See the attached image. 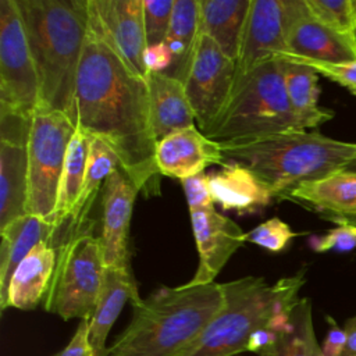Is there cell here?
Wrapping results in <instances>:
<instances>
[{
  "mask_svg": "<svg viewBox=\"0 0 356 356\" xmlns=\"http://www.w3.org/2000/svg\"><path fill=\"white\" fill-rule=\"evenodd\" d=\"M40 86L17 0H0V111L32 117Z\"/></svg>",
  "mask_w": 356,
  "mask_h": 356,
  "instance_id": "9c48e42d",
  "label": "cell"
},
{
  "mask_svg": "<svg viewBox=\"0 0 356 356\" xmlns=\"http://www.w3.org/2000/svg\"><path fill=\"white\" fill-rule=\"evenodd\" d=\"M275 58H281L285 61L302 64L306 67L313 68L318 75H323L328 78L330 81H334L339 83L341 86L346 88L350 93L356 95V61L352 63H341V64H334V63H323V61H316L310 60L306 57L295 56L291 53H281Z\"/></svg>",
  "mask_w": 356,
  "mask_h": 356,
  "instance_id": "1f68e13d",
  "label": "cell"
},
{
  "mask_svg": "<svg viewBox=\"0 0 356 356\" xmlns=\"http://www.w3.org/2000/svg\"><path fill=\"white\" fill-rule=\"evenodd\" d=\"M331 221H343V222H348V224H352V225H356V216L355 217H330Z\"/></svg>",
  "mask_w": 356,
  "mask_h": 356,
  "instance_id": "ab89813d",
  "label": "cell"
},
{
  "mask_svg": "<svg viewBox=\"0 0 356 356\" xmlns=\"http://www.w3.org/2000/svg\"><path fill=\"white\" fill-rule=\"evenodd\" d=\"M100 236L75 229L60 246L43 309L63 320H89L95 312L104 280Z\"/></svg>",
  "mask_w": 356,
  "mask_h": 356,
  "instance_id": "52a82bcc",
  "label": "cell"
},
{
  "mask_svg": "<svg viewBox=\"0 0 356 356\" xmlns=\"http://www.w3.org/2000/svg\"><path fill=\"white\" fill-rule=\"evenodd\" d=\"M355 36H356V33H355Z\"/></svg>",
  "mask_w": 356,
  "mask_h": 356,
  "instance_id": "b9f144b4",
  "label": "cell"
},
{
  "mask_svg": "<svg viewBox=\"0 0 356 356\" xmlns=\"http://www.w3.org/2000/svg\"><path fill=\"white\" fill-rule=\"evenodd\" d=\"M32 117L0 111V229L28 214V138Z\"/></svg>",
  "mask_w": 356,
  "mask_h": 356,
  "instance_id": "8fae6325",
  "label": "cell"
},
{
  "mask_svg": "<svg viewBox=\"0 0 356 356\" xmlns=\"http://www.w3.org/2000/svg\"><path fill=\"white\" fill-rule=\"evenodd\" d=\"M314 18L328 28L343 33H356V0H305ZM356 38V36H355Z\"/></svg>",
  "mask_w": 356,
  "mask_h": 356,
  "instance_id": "f546056e",
  "label": "cell"
},
{
  "mask_svg": "<svg viewBox=\"0 0 356 356\" xmlns=\"http://www.w3.org/2000/svg\"><path fill=\"white\" fill-rule=\"evenodd\" d=\"M92 6L124 60L145 78L143 53L147 42L143 0H92Z\"/></svg>",
  "mask_w": 356,
  "mask_h": 356,
  "instance_id": "e0dca14e",
  "label": "cell"
},
{
  "mask_svg": "<svg viewBox=\"0 0 356 356\" xmlns=\"http://www.w3.org/2000/svg\"><path fill=\"white\" fill-rule=\"evenodd\" d=\"M285 199L309 206L330 217L356 216V172L339 170L298 185Z\"/></svg>",
  "mask_w": 356,
  "mask_h": 356,
  "instance_id": "603a6c76",
  "label": "cell"
},
{
  "mask_svg": "<svg viewBox=\"0 0 356 356\" xmlns=\"http://www.w3.org/2000/svg\"><path fill=\"white\" fill-rule=\"evenodd\" d=\"M302 129L291 107L282 60H268L236 81L217 122L206 134L216 142L256 139Z\"/></svg>",
  "mask_w": 356,
  "mask_h": 356,
  "instance_id": "8992f818",
  "label": "cell"
},
{
  "mask_svg": "<svg viewBox=\"0 0 356 356\" xmlns=\"http://www.w3.org/2000/svg\"><path fill=\"white\" fill-rule=\"evenodd\" d=\"M58 228L35 214H25L0 229V309L4 312L8 286L19 263L39 243H50Z\"/></svg>",
  "mask_w": 356,
  "mask_h": 356,
  "instance_id": "d6986e66",
  "label": "cell"
},
{
  "mask_svg": "<svg viewBox=\"0 0 356 356\" xmlns=\"http://www.w3.org/2000/svg\"><path fill=\"white\" fill-rule=\"evenodd\" d=\"M338 227L330 229L323 236H316L312 239V248L316 252H327V250H352L356 248V225L335 221Z\"/></svg>",
  "mask_w": 356,
  "mask_h": 356,
  "instance_id": "836d02e7",
  "label": "cell"
},
{
  "mask_svg": "<svg viewBox=\"0 0 356 356\" xmlns=\"http://www.w3.org/2000/svg\"><path fill=\"white\" fill-rule=\"evenodd\" d=\"M191 222L199 253V264L188 284H211L231 256L245 245V232L231 218L216 211L214 207L192 211Z\"/></svg>",
  "mask_w": 356,
  "mask_h": 356,
  "instance_id": "9a60e30c",
  "label": "cell"
},
{
  "mask_svg": "<svg viewBox=\"0 0 356 356\" xmlns=\"http://www.w3.org/2000/svg\"><path fill=\"white\" fill-rule=\"evenodd\" d=\"M298 235L299 232L292 231L280 217H273L249 232H245V243H254L270 252H281Z\"/></svg>",
  "mask_w": 356,
  "mask_h": 356,
  "instance_id": "4dcf8cb0",
  "label": "cell"
},
{
  "mask_svg": "<svg viewBox=\"0 0 356 356\" xmlns=\"http://www.w3.org/2000/svg\"><path fill=\"white\" fill-rule=\"evenodd\" d=\"M345 171H350V172H356V156L343 167Z\"/></svg>",
  "mask_w": 356,
  "mask_h": 356,
  "instance_id": "60d3db41",
  "label": "cell"
},
{
  "mask_svg": "<svg viewBox=\"0 0 356 356\" xmlns=\"http://www.w3.org/2000/svg\"><path fill=\"white\" fill-rule=\"evenodd\" d=\"M145 79L149 88L152 124L157 140L195 125V114L182 81L160 72H147Z\"/></svg>",
  "mask_w": 356,
  "mask_h": 356,
  "instance_id": "44dd1931",
  "label": "cell"
},
{
  "mask_svg": "<svg viewBox=\"0 0 356 356\" xmlns=\"http://www.w3.org/2000/svg\"><path fill=\"white\" fill-rule=\"evenodd\" d=\"M143 64L147 72L167 74L172 65V56L167 44L163 42L147 46L143 53Z\"/></svg>",
  "mask_w": 356,
  "mask_h": 356,
  "instance_id": "d590c367",
  "label": "cell"
},
{
  "mask_svg": "<svg viewBox=\"0 0 356 356\" xmlns=\"http://www.w3.org/2000/svg\"><path fill=\"white\" fill-rule=\"evenodd\" d=\"M76 124L63 111L38 106L28 138V214L54 224L60 178Z\"/></svg>",
  "mask_w": 356,
  "mask_h": 356,
  "instance_id": "ba28073f",
  "label": "cell"
},
{
  "mask_svg": "<svg viewBox=\"0 0 356 356\" xmlns=\"http://www.w3.org/2000/svg\"><path fill=\"white\" fill-rule=\"evenodd\" d=\"M89 149L90 136L83 129L76 127V131L68 146L58 185V196L54 210V225L57 228H60L67 220L70 221L72 216L81 195Z\"/></svg>",
  "mask_w": 356,
  "mask_h": 356,
  "instance_id": "83f0119b",
  "label": "cell"
},
{
  "mask_svg": "<svg viewBox=\"0 0 356 356\" xmlns=\"http://www.w3.org/2000/svg\"><path fill=\"white\" fill-rule=\"evenodd\" d=\"M252 0H199L200 29L236 63Z\"/></svg>",
  "mask_w": 356,
  "mask_h": 356,
  "instance_id": "cb8c5ba5",
  "label": "cell"
},
{
  "mask_svg": "<svg viewBox=\"0 0 356 356\" xmlns=\"http://www.w3.org/2000/svg\"><path fill=\"white\" fill-rule=\"evenodd\" d=\"M57 252L50 243H39L19 263L8 286L7 306L32 310L43 302L51 282Z\"/></svg>",
  "mask_w": 356,
  "mask_h": 356,
  "instance_id": "7402d4cb",
  "label": "cell"
},
{
  "mask_svg": "<svg viewBox=\"0 0 356 356\" xmlns=\"http://www.w3.org/2000/svg\"><path fill=\"white\" fill-rule=\"evenodd\" d=\"M288 33L285 53L323 63L356 61V38L339 33L312 15L305 0H285Z\"/></svg>",
  "mask_w": 356,
  "mask_h": 356,
  "instance_id": "7c38bea8",
  "label": "cell"
},
{
  "mask_svg": "<svg viewBox=\"0 0 356 356\" xmlns=\"http://www.w3.org/2000/svg\"><path fill=\"white\" fill-rule=\"evenodd\" d=\"M140 299L131 268L106 267L100 295L89 318L86 356H106L107 335L124 305L127 302L134 305Z\"/></svg>",
  "mask_w": 356,
  "mask_h": 356,
  "instance_id": "ac0fdd59",
  "label": "cell"
},
{
  "mask_svg": "<svg viewBox=\"0 0 356 356\" xmlns=\"http://www.w3.org/2000/svg\"><path fill=\"white\" fill-rule=\"evenodd\" d=\"M305 282V270H300L274 284L254 275L221 284V310L182 356H234L246 352L257 331L292 312Z\"/></svg>",
  "mask_w": 356,
  "mask_h": 356,
  "instance_id": "5b68a950",
  "label": "cell"
},
{
  "mask_svg": "<svg viewBox=\"0 0 356 356\" xmlns=\"http://www.w3.org/2000/svg\"><path fill=\"white\" fill-rule=\"evenodd\" d=\"M35 61L40 104L76 124L75 86L88 32L89 0H17Z\"/></svg>",
  "mask_w": 356,
  "mask_h": 356,
  "instance_id": "3957f363",
  "label": "cell"
},
{
  "mask_svg": "<svg viewBox=\"0 0 356 356\" xmlns=\"http://www.w3.org/2000/svg\"><path fill=\"white\" fill-rule=\"evenodd\" d=\"M138 193V188L121 168L114 170L102 188L100 241L106 267L131 268L129 227Z\"/></svg>",
  "mask_w": 356,
  "mask_h": 356,
  "instance_id": "5bb4252c",
  "label": "cell"
},
{
  "mask_svg": "<svg viewBox=\"0 0 356 356\" xmlns=\"http://www.w3.org/2000/svg\"><path fill=\"white\" fill-rule=\"evenodd\" d=\"M175 0H143L145 33L147 46L159 44L165 40L172 7Z\"/></svg>",
  "mask_w": 356,
  "mask_h": 356,
  "instance_id": "d6a6232c",
  "label": "cell"
},
{
  "mask_svg": "<svg viewBox=\"0 0 356 356\" xmlns=\"http://www.w3.org/2000/svg\"><path fill=\"white\" fill-rule=\"evenodd\" d=\"M235 82L236 63L202 33L184 83L195 120L204 135L224 113Z\"/></svg>",
  "mask_w": 356,
  "mask_h": 356,
  "instance_id": "30bf717a",
  "label": "cell"
},
{
  "mask_svg": "<svg viewBox=\"0 0 356 356\" xmlns=\"http://www.w3.org/2000/svg\"><path fill=\"white\" fill-rule=\"evenodd\" d=\"M200 35L199 0H175L164 40L172 56V65L167 75L185 82Z\"/></svg>",
  "mask_w": 356,
  "mask_h": 356,
  "instance_id": "d4e9b609",
  "label": "cell"
},
{
  "mask_svg": "<svg viewBox=\"0 0 356 356\" xmlns=\"http://www.w3.org/2000/svg\"><path fill=\"white\" fill-rule=\"evenodd\" d=\"M76 127L106 142L146 197L160 195L157 138L147 82L124 60L89 0L88 32L75 86Z\"/></svg>",
  "mask_w": 356,
  "mask_h": 356,
  "instance_id": "6da1fadb",
  "label": "cell"
},
{
  "mask_svg": "<svg viewBox=\"0 0 356 356\" xmlns=\"http://www.w3.org/2000/svg\"><path fill=\"white\" fill-rule=\"evenodd\" d=\"M224 305L221 284L161 286L132 305L106 356H182Z\"/></svg>",
  "mask_w": 356,
  "mask_h": 356,
  "instance_id": "7a4b0ae2",
  "label": "cell"
},
{
  "mask_svg": "<svg viewBox=\"0 0 356 356\" xmlns=\"http://www.w3.org/2000/svg\"><path fill=\"white\" fill-rule=\"evenodd\" d=\"M346 345L341 356H356V316L350 317L345 324Z\"/></svg>",
  "mask_w": 356,
  "mask_h": 356,
  "instance_id": "f35d334b",
  "label": "cell"
},
{
  "mask_svg": "<svg viewBox=\"0 0 356 356\" xmlns=\"http://www.w3.org/2000/svg\"><path fill=\"white\" fill-rule=\"evenodd\" d=\"M327 320L330 321L331 327L325 335L321 350H323L324 356H341V353L343 352V348L346 345L345 328L338 327L331 317H327Z\"/></svg>",
  "mask_w": 356,
  "mask_h": 356,
  "instance_id": "74e56055",
  "label": "cell"
},
{
  "mask_svg": "<svg viewBox=\"0 0 356 356\" xmlns=\"http://www.w3.org/2000/svg\"><path fill=\"white\" fill-rule=\"evenodd\" d=\"M286 33L285 0H252L236 60V81L260 64L285 53L288 50Z\"/></svg>",
  "mask_w": 356,
  "mask_h": 356,
  "instance_id": "4fadbf2b",
  "label": "cell"
},
{
  "mask_svg": "<svg viewBox=\"0 0 356 356\" xmlns=\"http://www.w3.org/2000/svg\"><path fill=\"white\" fill-rule=\"evenodd\" d=\"M282 72L291 107L302 129L317 128L334 117L332 110L318 106V74L313 68L282 60Z\"/></svg>",
  "mask_w": 356,
  "mask_h": 356,
  "instance_id": "484cf974",
  "label": "cell"
},
{
  "mask_svg": "<svg viewBox=\"0 0 356 356\" xmlns=\"http://www.w3.org/2000/svg\"><path fill=\"white\" fill-rule=\"evenodd\" d=\"M259 356H324L317 343L312 303L307 298L299 299L289 317L277 328L271 343L257 352Z\"/></svg>",
  "mask_w": 356,
  "mask_h": 356,
  "instance_id": "4316f807",
  "label": "cell"
},
{
  "mask_svg": "<svg viewBox=\"0 0 356 356\" xmlns=\"http://www.w3.org/2000/svg\"><path fill=\"white\" fill-rule=\"evenodd\" d=\"M189 213L214 207L209 188V175L204 172L181 179Z\"/></svg>",
  "mask_w": 356,
  "mask_h": 356,
  "instance_id": "e575fe53",
  "label": "cell"
},
{
  "mask_svg": "<svg viewBox=\"0 0 356 356\" xmlns=\"http://www.w3.org/2000/svg\"><path fill=\"white\" fill-rule=\"evenodd\" d=\"M117 168H120V160L113 149L108 147V145L102 139L90 136V149L81 195L70 218V227L74 231L81 229L82 222L85 221L88 211L90 210L93 200L100 191V186L104 185L106 179Z\"/></svg>",
  "mask_w": 356,
  "mask_h": 356,
  "instance_id": "f1b7e54d",
  "label": "cell"
},
{
  "mask_svg": "<svg viewBox=\"0 0 356 356\" xmlns=\"http://www.w3.org/2000/svg\"><path fill=\"white\" fill-rule=\"evenodd\" d=\"M220 143L225 163L248 167L278 199H285L303 182L343 170L356 156V143L306 129Z\"/></svg>",
  "mask_w": 356,
  "mask_h": 356,
  "instance_id": "277c9868",
  "label": "cell"
},
{
  "mask_svg": "<svg viewBox=\"0 0 356 356\" xmlns=\"http://www.w3.org/2000/svg\"><path fill=\"white\" fill-rule=\"evenodd\" d=\"M88 328H89V320H81L68 345L64 346L60 352L54 353L53 356H86Z\"/></svg>",
  "mask_w": 356,
  "mask_h": 356,
  "instance_id": "8d00e7d4",
  "label": "cell"
},
{
  "mask_svg": "<svg viewBox=\"0 0 356 356\" xmlns=\"http://www.w3.org/2000/svg\"><path fill=\"white\" fill-rule=\"evenodd\" d=\"M211 164H225L221 143L206 136L195 125L175 131L157 142L156 165L164 177L181 181L203 172Z\"/></svg>",
  "mask_w": 356,
  "mask_h": 356,
  "instance_id": "2e32d148",
  "label": "cell"
},
{
  "mask_svg": "<svg viewBox=\"0 0 356 356\" xmlns=\"http://www.w3.org/2000/svg\"><path fill=\"white\" fill-rule=\"evenodd\" d=\"M220 171L209 174V188L213 203L222 210H235L238 214L253 213L267 206L274 196L248 167L227 161Z\"/></svg>",
  "mask_w": 356,
  "mask_h": 356,
  "instance_id": "ffe728a7",
  "label": "cell"
}]
</instances>
